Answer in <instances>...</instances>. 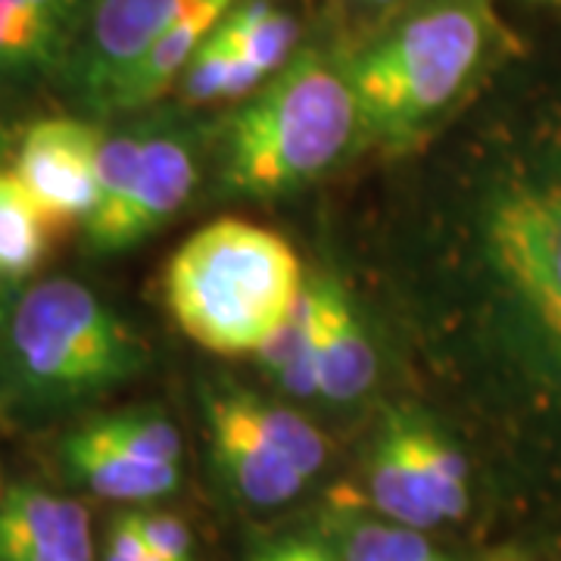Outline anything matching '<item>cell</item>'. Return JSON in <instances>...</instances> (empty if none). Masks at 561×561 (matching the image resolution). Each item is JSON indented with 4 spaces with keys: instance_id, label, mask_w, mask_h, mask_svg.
<instances>
[{
    "instance_id": "cell-9",
    "label": "cell",
    "mask_w": 561,
    "mask_h": 561,
    "mask_svg": "<svg viewBox=\"0 0 561 561\" xmlns=\"http://www.w3.org/2000/svg\"><path fill=\"white\" fill-rule=\"evenodd\" d=\"M0 561H98L88 505L38 483L0 490Z\"/></svg>"
},
{
    "instance_id": "cell-14",
    "label": "cell",
    "mask_w": 561,
    "mask_h": 561,
    "mask_svg": "<svg viewBox=\"0 0 561 561\" xmlns=\"http://www.w3.org/2000/svg\"><path fill=\"white\" fill-rule=\"evenodd\" d=\"M72 20L76 0H0V79L57 66Z\"/></svg>"
},
{
    "instance_id": "cell-15",
    "label": "cell",
    "mask_w": 561,
    "mask_h": 561,
    "mask_svg": "<svg viewBox=\"0 0 561 561\" xmlns=\"http://www.w3.org/2000/svg\"><path fill=\"white\" fill-rule=\"evenodd\" d=\"M368 496L393 524H405L415 530H431L443 524L421 486L415 461L409 456V446L402 440L400 424L393 415L383 424L368 459Z\"/></svg>"
},
{
    "instance_id": "cell-24",
    "label": "cell",
    "mask_w": 561,
    "mask_h": 561,
    "mask_svg": "<svg viewBox=\"0 0 561 561\" xmlns=\"http://www.w3.org/2000/svg\"><path fill=\"white\" fill-rule=\"evenodd\" d=\"M147 549L157 561H194L191 527L172 512H135Z\"/></svg>"
},
{
    "instance_id": "cell-17",
    "label": "cell",
    "mask_w": 561,
    "mask_h": 561,
    "mask_svg": "<svg viewBox=\"0 0 561 561\" xmlns=\"http://www.w3.org/2000/svg\"><path fill=\"white\" fill-rule=\"evenodd\" d=\"M209 397L219 402L225 412H231L241 424H247L260 440L278 449L284 459L294 461L306 478L319 474L324 456H328V446L312 421H306L287 405L262 400L247 390H219Z\"/></svg>"
},
{
    "instance_id": "cell-16",
    "label": "cell",
    "mask_w": 561,
    "mask_h": 561,
    "mask_svg": "<svg viewBox=\"0 0 561 561\" xmlns=\"http://www.w3.org/2000/svg\"><path fill=\"white\" fill-rule=\"evenodd\" d=\"M400 424L402 440L415 461L419 481L431 505L437 508L440 522H459L468 512V461L440 431L412 412H393Z\"/></svg>"
},
{
    "instance_id": "cell-5",
    "label": "cell",
    "mask_w": 561,
    "mask_h": 561,
    "mask_svg": "<svg viewBox=\"0 0 561 561\" xmlns=\"http://www.w3.org/2000/svg\"><path fill=\"white\" fill-rule=\"evenodd\" d=\"M486 241L515 297L561 346V181L508 191L490 213Z\"/></svg>"
},
{
    "instance_id": "cell-7",
    "label": "cell",
    "mask_w": 561,
    "mask_h": 561,
    "mask_svg": "<svg viewBox=\"0 0 561 561\" xmlns=\"http://www.w3.org/2000/svg\"><path fill=\"white\" fill-rule=\"evenodd\" d=\"M197 187V162L179 135H144L138 179L128 197L106 219L88 225L81 234L94 253H122L157 234L175 219Z\"/></svg>"
},
{
    "instance_id": "cell-4",
    "label": "cell",
    "mask_w": 561,
    "mask_h": 561,
    "mask_svg": "<svg viewBox=\"0 0 561 561\" xmlns=\"http://www.w3.org/2000/svg\"><path fill=\"white\" fill-rule=\"evenodd\" d=\"M359 135V101L346 69L302 50L234 113L225 184L243 197H278L324 175Z\"/></svg>"
},
{
    "instance_id": "cell-22",
    "label": "cell",
    "mask_w": 561,
    "mask_h": 561,
    "mask_svg": "<svg viewBox=\"0 0 561 561\" xmlns=\"http://www.w3.org/2000/svg\"><path fill=\"white\" fill-rule=\"evenodd\" d=\"M98 440L116 446L122 453L157 465H181V434L172 421L153 409H128L81 424Z\"/></svg>"
},
{
    "instance_id": "cell-20",
    "label": "cell",
    "mask_w": 561,
    "mask_h": 561,
    "mask_svg": "<svg viewBox=\"0 0 561 561\" xmlns=\"http://www.w3.org/2000/svg\"><path fill=\"white\" fill-rule=\"evenodd\" d=\"M260 365L297 400L321 397L319 362H316V331H312V294L309 280L290 316L280 321L278 331L253 353Z\"/></svg>"
},
{
    "instance_id": "cell-32",
    "label": "cell",
    "mask_w": 561,
    "mask_h": 561,
    "mask_svg": "<svg viewBox=\"0 0 561 561\" xmlns=\"http://www.w3.org/2000/svg\"><path fill=\"white\" fill-rule=\"evenodd\" d=\"M365 3H387V0H365Z\"/></svg>"
},
{
    "instance_id": "cell-25",
    "label": "cell",
    "mask_w": 561,
    "mask_h": 561,
    "mask_svg": "<svg viewBox=\"0 0 561 561\" xmlns=\"http://www.w3.org/2000/svg\"><path fill=\"white\" fill-rule=\"evenodd\" d=\"M101 561H157L153 552L147 549L144 534L138 527L135 512H119L103 537V559Z\"/></svg>"
},
{
    "instance_id": "cell-13",
    "label": "cell",
    "mask_w": 561,
    "mask_h": 561,
    "mask_svg": "<svg viewBox=\"0 0 561 561\" xmlns=\"http://www.w3.org/2000/svg\"><path fill=\"white\" fill-rule=\"evenodd\" d=\"M62 468L88 493L110 502H153L175 493L181 483V465H157L122 453L98 440L84 427L66 434L60 446Z\"/></svg>"
},
{
    "instance_id": "cell-11",
    "label": "cell",
    "mask_w": 561,
    "mask_h": 561,
    "mask_svg": "<svg viewBox=\"0 0 561 561\" xmlns=\"http://www.w3.org/2000/svg\"><path fill=\"white\" fill-rule=\"evenodd\" d=\"M206 419L216 465L243 502L272 508L300 496L309 478L231 412H225L213 397H206Z\"/></svg>"
},
{
    "instance_id": "cell-12",
    "label": "cell",
    "mask_w": 561,
    "mask_h": 561,
    "mask_svg": "<svg viewBox=\"0 0 561 561\" xmlns=\"http://www.w3.org/2000/svg\"><path fill=\"white\" fill-rule=\"evenodd\" d=\"M234 3L238 0H194L181 13V20L172 22L160 38L150 44V50L125 72V79L110 94L103 113H138L165 98L175 88V81H181L187 62L194 60L203 41L219 28V22Z\"/></svg>"
},
{
    "instance_id": "cell-30",
    "label": "cell",
    "mask_w": 561,
    "mask_h": 561,
    "mask_svg": "<svg viewBox=\"0 0 561 561\" xmlns=\"http://www.w3.org/2000/svg\"><path fill=\"white\" fill-rule=\"evenodd\" d=\"M490 561H527V559H524L522 552H515V549H502V552H496Z\"/></svg>"
},
{
    "instance_id": "cell-27",
    "label": "cell",
    "mask_w": 561,
    "mask_h": 561,
    "mask_svg": "<svg viewBox=\"0 0 561 561\" xmlns=\"http://www.w3.org/2000/svg\"><path fill=\"white\" fill-rule=\"evenodd\" d=\"M16 297H20V287L0 280V343H3V334H7V321H10V312H13Z\"/></svg>"
},
{
    "instance_id": "cell-29",
    "label": "cell",
    "mask_w": 561,
    "mask_h": 561,
    "mask_svg": "<svg viewBox=\"0 0 561 561\" xmlns=\"http://www.w3.org/2000/svg\"><path fill=\"white\" fill-rule=\"evenodd\" d=\"M10 150H13V135L0 125V162H3V157H7Z\"/></svg>"
},
{
    "instance_id": "cell-3",
    "label": "cell",
    "mask_w": 561,
    "mask_h": 561,
    "mask_svg": "<svg viewBox=\"0 0 561 561\" xmlns=\"http://www.w3.org/2000/svg\"><path fill=\"white\" fill-rule=\"evenodd\" d=\"M302 287L294 247L243 219L194 231L162 272V300L181 334L219 356L256 353L290 316Z\"/></svg>"
},
{
    "instance_id": "cell-19",
    "label": "cell",
    "mask_w": 561,
    "mask_h": 561,
    "mask_svg": "<svg viewBox=\"0 0 561 561\" xmlns=\"http://www.w3.org/2000/svg\"><path fill=\"white\" fill-rule=\"evenodd\" d=\"M221 38L228 41L243 60L260 66L265 76H275L294 57L300 22L272 0H238L219 22Z\"/></svg>"
},
{
    "instance_id": "cell-28",
    "label": "cell",
    "mask_w": 561,
    "mask_h": 561,
    "mask_svg": "<svg viewBox=\"0 0 561 561\" xmlns=\"http://www.w3.org/2000/svg\"><path fill=\"white\" fill-rule=\"evenodd\" d=\"M253 561H287V556H284V542L275 540L268 542V546H262L260 552L253 556Z\"/></svg>"
},
{
    "instance_id": "cell-31",
    "label": "cell",
    "mask_w": 561,
    "mask_h": 561,
    "mask_svg": "<svg viewBox=\"0 0 561 561\" xmlns=\"http://www.w3.org/2000/svg\"><path fill=\"white\" fill-rule=\"evenodd\" d=\"M534 3H546V7H561V0H534Z\"/></svg>"
},
{
    "instance_id": "cell-26",
    "label": "cell",
    "mask_w": 561,
    "mask_h": 561,
    "mask_svg": "<svg viewBox=\"0 0 561 561\" xmlns=\"http://www.w3.org/2000/svg\"><path fill=\"white\" fill-rule=\"evenodd\" d=\"M280 542H284V556H287V561H341L334 559V556L316 540H297V537H290V540Z\"/></svg>"
},
{
    "instance_id": "cell-18",
    "label": "cell",
    "mask_w": 561,
    "mask_h": 561,
    "mask_svg": "<svg viewBox=\"0 0 561 561\" xmlns=\"http://www.w3.org/2000/svg\"><path fill=\"white\" fill-rule=\"evenodd\" d=\"M54 231L13 169H0V280L20 287L50 250Z\"/></svg>"
},
{
    "instance_id": "cell-8",
    "label": "cell",
    "mask_w": 561,
    "mask_h": 561,
    "mask_svg": "<svg viewBox=\"0 0 561 561\" xmlns=\"http://www.w3.org/2000/svg\"><path fill=\"white\" fill-rule=\"evenodd\" d=\"M194 0H98L81 44L76 81L84 103L103 113L125 72L150 50L162 32L181 20Z\"/></svg>"
},
{
    "instance_id": "cell-6",
    "label": "cell",
    "mask_w": 561,
    "mask_h": 561,
    "mask_svg": "<svg viewBox=\"0 0 561 561\" xmlns=\"http://www.w3.org/2000/svg\"><path fill=\"white\" fill-rule=\"evenodd\" d=\"M103 131L94 122L57 116L22 131L13 172L38 203L54 238L84 231L98 209V160Z\"/></svg>"
},
{
    "instance_id": "cell-2",
    "label": "cell",
    "mask_w": 561,
    "mask_h": 561,
    "mask_svg": "<svg viewBox=\"0 0 561 561\" xmlns=\"http://www.w3.org/2000/svg\"><path fill=\"white\" fill-rule=\"evenodd\" d=\"M150 350L119 312L76 278L20 290L0 343V409L81 405L138 378Z\"/></svg>"
},
{
    "instance_id": "cell-23",
    "label": "cell",
    "mask_w": 561,
    "mask_h": 561,
    "mask_svg": "<svg viewBox=\"0 0 561 561\" xmlns=\"http://www.w3.org/2000/svg\"><path fill=\"white\" fill-rule=\"evenodd\" d=\"M437 549L424 530L405 524H353L341 542V561H427Z\"/></svg>"
},
{
    "instance_id": "cell-21",
    "label": "cell",
    "mask_w": 561,
    "mask_h": 561,
    "mask_svg": "<svg viewBox=\"0 0 561 561\" xmlns=\"http://www.w3.org/2000/svg\"><path fill=\"white\" fill-rule=\"evenodd\" d=\"M265 79L268 76L260 66L243 60L219 32H213L203 41L201 50L194 54V60L187 62V69L181 76V98L194 106L238 101V98H250L256 88H262Z\"/></svg>"
},
{
    "instance_id": "cell-1",
    "label": "cell",
    "mask_w": 561,
    "mask_h": 561,
    "mask_svg": "<svg viewBox=\"0 0 561 561\" xmlns=\"http://www.w3.org/2000/svg\"><path fill=\"white\" fill-rule=\"evenodd\" d=\"M505 35L496 0H421L346 66L362 138L412 150L478 84Z\"/></svg>"
},
{
    "instance_id": "cell-10",
    "label": "cell",
    "mask_w": 561,
    "mask_h": 561,
    "mask_svg": "<svg viewBox=\"0 0 561 561\" xmlns=\"http://www.w3.org/2000/svg\"><path fill=\"white\" fill-rule=\"evenodd\" d=\"M309 294L321 397L334 402L359 400L371 390L378 375V356L368 331L334 275L321 272L309 278Z\"/></svg>"
}]
</instances>
